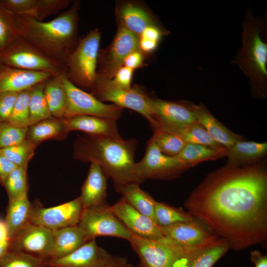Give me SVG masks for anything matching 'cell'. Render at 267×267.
Instances as JSON below:
<instances>
[{
    "mask_svg": "<svg viewBox=\"0 0 267 267\" xmlns=\"http://www.w3.org/2000/svg\"><path fill=\"white\" fill-rule=\"evenodd\" d=\"M91 93L99 100L108 101L121 108L134 110L146 118L152 129L155 125L150 103V97L138 88L123 89L111 79L97 74Z\"/></svg>",
    "mask_w": 267,
    "mask_h": 267,
    "instance_id": "ba28073f",
    "label": "cell"
},
{
    "mask_svg": "<svg viewBox=\"0 0 267 267\" xmlns=\"http://www.w3.org/2000/svg\"><path fill=\"white\" fill-rule=\"evenodd\" d=\"M69 132L64 124L63 118L52 117L29 126L26 138L38 145L49 139H64Z\"/></svg>",
    "mask_w": 267,
    "mask_h": 267,
    "instance_id": "484cf974",
    "label": "cell"
},
{
    "mask_svg": "<svg viewBox=\"0 0 267 267\" xmlns=\"http://www.w3.org/2000/svg\"><path fill=\"white\" fill-rule=\"evenodd\" d=\"M67 97V107L64 118L79 115L93 116L117 120L121 117L123 108L115 104H106L92 93H88L62 78Z\"/></svg>",
    "mask_w": 267,
    "mask_h": 267,
    "instance_id": "8fae6325",
    "label": "cell"
},
{
    "mask_svg": "<svg viewBox=\"0 0 267 267\" xmlns=\"http://www.w3.org/2000/svg\"><path fill=\"white\" fill-rule=\"evenodd\" d=\"M150 106L155 123L153 130L168 132L197 121L190 101H171L151 97Z\"/></svg>",
    "mask_w": 267,
    "mask_h": 267,
    "instance_id": "9a60e30c",
    "label": "cell"
},
{
    "mask_svg": "<svg viewBox=\"0 0 267 267\" xmlns=\"http://www.w3.org/2000/svg\"><path fill=\"white\" fill-rule=\"evenodd\" d=\"M250 260L255 267H267V256L260 252L254 250L251 252Z\"/></svg>",
    "mask_w": 267,
    "mask_h": 267,
    "instance_id": "816d5d0a",
    "label": "cell"
},
{
    "mask_svg": "<svg viewBox=\"0 0 267 267\" xmlns=\"http://www.w3.org/2000/svg\"><path fill=\"white\" fill-rule=\"evenodd\" d=\"M143 61V55L140 50L134 51L125 59L123 65L135 69L141 66Z\"/></svg>",
    "mask_w": 267,
    "mask_h": 267,
    "instance_id": "c3c4849f",
    "label": "cell"
},
{
    "mask_svg": "<svg viewBox=\"0 0 267 267\" xmlns=\"http://www.w3.org/2000/svg\"><path fill=\"white\" fill-rule=\"evenodd\" d=\"M17 166L10 161L0 151V184L3 186L11 172Z\"/></svg>",
    "mask_w": 267,
    "mask_h": 267,
    "instance_id": "7dc6e473",
    "label": "cell"
},
{
    "mask_svg": "<svg viewBox=\"0 0 267 267\" xmlns=\"http://www.w3.org/2000/svg\"><path fill=\"white\" fill-rule=\"evenodd\" d=\"M162 35L161 30L154 24L145 28L139 38L159 43Z\"/></svg>",
    "mask_w": 267,
    "mask_h": 267,
    "instance_id": "681fc988",
    "label": "cell"
},
{
    "mask_svg": "<svg viewBox=\"0 0 267 267\" xmlns=\"http://www.w3.org/2000/svg\"><path fill=\"white\" fill-rule=\"evenodd\" d=\"M139 40V37L120 25L105 57H103V71L105 72V76H103L112 79L117 69L123 65L126 57L140 50Z\"/></svg>",
    "mask_w": 267,
    "mask_h": 267,
    "instance_id": "ac0fdd59",
    "label": "cell"
},
{
    "mask_svg": "<svg viewBox=\"0 0 267 267\" xmlns=\"http://www.w3.org/2000/svg\"><path fill=\"white\" fill-rule=\"evenodd\" d=\"M102 267H134L130 263L127 258L113 256L109 262Z\"/></svg>",
    "mask_w": 267,
    "mask_h": 267,
    "instance_id": "f907efd6",
    "label": "cell"
},
{
    "mask_svg": "<svg viewBox=\"0 0 267 267\" xmlns=\"http://www.w3.org/2000/svg\"><path fill=\"white\" fill-rule=\"evenodd\" d=\"M114 188L132 206L154 220L156 200L148 193L141 189L139 183L132 182Z\"/></svg>",
    "mask_w": 267,
    "mask_h": 267,
    "instance_id": "83f0119b",
    "label": "cell"
},
{
    "mask_svg": "<svg viewBox=\"0 0 267 267\" xmlns=\"http://www.w3.org/2000/svg\"><path fill=\"white\" fill-rule=\"evenodd\" d=\"M37 145L27 138L11 146L0 149L1 152L17 167L27 168Z\"/></svg>",
    "mask_w": 267,
    "mask_h": 267,
    "instance_id": "e575fe53",
    "label": "cell"
},
{
    "mask_svg": "<svg viewBox=\"0 0 267 267\" xmlns=\"http://www.w3.org/2000/svg\"><path fill=\"white\" fill-rule=\"evenodd\" d=\"M242 45L234 62L249 78L254 94L264 98L267 87V44L265 19L255 18L250 11L243 24Z\"/></svg>",
    "mask_w": 267,
    "mask_h": 267,
    "instance_id": "277c9868",
    "label": "cell"
},
{
    "mask_svg": "<svg viewBox=\"0 0 267 267\" xmlns=\"http://www.w3.org/2000/svg\"><path fill=\"white\" fill-rule=\"evenodd\" d=\"M160 229L164 236L191 254L213 245L220 238L211 233L196 219L168 227H160Z\"/></svg>",
    "mask_w": 267,
    "mask_h": 267,
    "instance_id": "7c38bea8",
    "label": "cell"
},
{
    "mask_svg": "<svg viewBox=\"0 0 267 267\" xmlns=\"http://www.w3.org/2000/svg\"><path fill=\"white\" fill-rule=\"evenodd\" d=\"M20 37L13 14L0 4V51L8 47Z\"/></svg>",
    "mask_w": 267,
    "mask_h": 267,
    "instance_id": "f35d334b",
    "label": "cell"
},
{
    "mask_svg": "<svg viewBox=\"0 0 267 267\" xmlns=\"http://www.w3.org/2000/svg\"><path fill=\"white\" fill-rule=\"evenodd\" d=\"M2 64L17 69L43 72L56 75L65 72V67L21 36L0 51Z\"/></svg>",
    "mask_w": 267,
    "mask_h": 267,
    "instance_id": "52a82bcc",
    "label": "cell"
},
{
    "mask_svg": "<svg viewBox=\"0 0 267 267\" xmlns=\"http://www.w3.org/2000/svg\"><path fill=\"white\" fill-rule=\"evenodd\" d=\"M69 0H37L34 19L43 20L48 16L58 13L70 3Z\"/></svg>",
    "mask_w": 267,
    "mask_h": 267,
    "instance_id": "b9f144b4",
    "label": "cell"
},
{
    "mask_svg": "<svg viewBox=\"0 0 267 267\" xmlns=\"http://www.w3.org/2000/svg\"><path fill=\"white\" fill-rule=\"evenodd\" d=\"M10 238L4 220L0 219V261L10 250Z\"/></svg>",
    "mask_w": 267,
    "mask_h": 267,
    "instance_id": "bcb514c9",
    "label": "cell"
},
{
    "mask_svg": "<svg viewBox=\"0 0 267 267\" xmlns=\"http://www.w3.org/2000/svg\"><path fill=\"white\" fill-rule=\"evenodd\" d=\"M53 244L52 230L30 222L10 239V250L27 254L45 262L49 259Z\"/></svg>",
    "mask_w": 267,
    "mask_h": 267,
    "instance_id": "5bb4252c",
    "label": "cell"
},
{
    "mask_svg": "<svg viewBox=\"0 0 267 267\" xmlns=\"http://www.w3.org/2000/svg\"><path fill=\"white\" fill-rule=\"evenodd\" d=\"M100 33L97 29L89 32L78 41L75 49L69 55L65 65L67 79L81 89L94 87L97 78Z\"/></svg>",
    "mask_w": 267,
    "mask_h": 267,
    "instance_id": "5b68a950",
    "label": "cell"
},
{
    "mask_svg": "<svg viewBox=\"0 0 267 267\" xmlns=\"http://www.w3.org/2000/svg\"><path fill=\"white\" fill-rule=\"evenodd\" d=\"M195 219L189 213L181 209L163 202H155L154 221L160 227H168L179 223L192 221Z\"/></svg>",
    "mask_w": 267,
    "mask_h": 267,
    "instance_id": "1f68e13d",
    "label": "cell"
},
{
    "mask_svg": "<svg viewBox=\"0 0 267 267\" xmlns=\"http://www.w3.org/2000/svg\"><path fill=\"white\" fill-rule=\"evenodd\" d=\"M79 2L48 21H40L26 15L13 14L20 36L65 67L76 46Z\"/></svg>",
    "mask_w": 267,
    "mask_h": 267,
    "instance_id": "7a4b0ae2",
    "label": "cell"
},
{
    "mask_svg": "<svg viewBox=\"0 0 267 267\" xmlns=\"http://www.w3.org/2000/svg\"><path fill=\"white\" fill-rule=\"evenodd\" d=\"M8 201L27 194V168L17 167L6 178L3 185Z\"/></svg>",
    "mask_w": 267,
    "mask_h": 267,
    "instance_id": "8d00e7d4",
    "label": "cell"
},
{
    "mask_svg": "<svg viewBox=\"0 0 267 267\" xmlns=\"http://www.w3.org/2000/svg\"><path fill=\"white\" fill-rule=\"evenodd\" d=\"M65 73L52 75L44 82L45 99L52 116L55 118H64L66 110L67 97L62 81Z\"/></svg>",
    "mask_w": 267,
    "mask_h": 267,
    "instance_id": "4316f807",
    "label": "cell"
},
{
    "mask_svg": "<svg viewBox=\"0 0 267 267\" xmlns=\"http://www.w3.org/2000/svg\"><path fill=\"white\" fill-rule=\"evenodd\" d=\"M1 5L9 12L34 17L37 0H0Z\"/></svg>",
    "mask_w": 267,
    "mask_h": 267,
    "instance_id": "7bdbcfd3",
    "label": "cell"
},
{
    "mask_svg": "<svg viewBox=\"0 0 267 267\" xmlns=\"http://www.w3.org/2000/svg\"><path fill=\"white\" fill-rule=\"evenodd\" d=\"M185 207L235 250L267 239V169L265 161L245 167L226 165L209 174Z\"/></svg>",
    "mask_w": 267,
    "mask_h": 267,
    "instance_id": "6da1fadb",
    "label": "cell"
},
{
    "mask_svg": "<svg viewBox=\"0 0 267 267\" xmlns=\"http://www.w3.org/2000/svg\"><path fill=\"white\" fill-rule=\"evenodd\" d=\"M137 141L122 137L85 134L73 147L74 157L84 162H96L117 187L136 181L134 168Z\"/></svg>",
    "mask_w": 267,
    "mask_h": 267,
    "instance_id": "3957f363",
    "label": "cell"
},
{
    "mask_svg": "<svg viewBox=\"0 0 267 267\" xmlns=\"http://www.w3.org/2000/svg\"><path fill=\"white\" fill-rule=\"evenodd\" d=\"M84 207L79 197L49 208L33 205L31 222L52 231L78 225Z\"/></svg>",
    "mask_w": 267,
    "mask_h": 267,
    "instance_id": "4fadbf2b",
    "label": "cell"
},
{
    "mask_svg": "<svg viewBox=\"0 0 267 267\" xmlns=\"http://www.w3.org/2000/svg\"><path fill=\"white\" fill-rule=\"evenodd\" d=\"M169 133L178 136L185 143L200 144L217 149H227L214 140L204 127L197 121Z\"/></svg>",
    "mask_w": 267,
    "mask_h": 267,
    "instance_id": "4dcf8cb0",
    "label": "cell"
},
{
    "mask_svg": "<svg viewBox=\"0 0 267 267\" xmlns=\"http://www.w3.org/2000/svg\"><path fill=\"white\" fill-rule=\"evenodd\" d=\"M45 81L35 85L31 88L29 101L30 126L41 121L53 117L49 110L44 94Z\"/></svg>",
    "mask_w": 267,
    "mask_h": 267,
    "instance_id": "d6a6232c",
    "label": "cell"
},
{
    "mask_svg": "<svg viewBox=\"0 0 267 267\" xmlns=\"http://www.w3.org/2000/svg\"><path fill=\"white\" fill-rule=\"evenodd\" d=\"M111 208L132 234L153 240L164 237L160 227L152 219L138 211L123 197L111 206Z\"/></svg>",
    "mask_w": 267,
    "mask_h": 267,
    "instance_id": "2e32d148",
    "label": "cell"
},
{
    "mask_svg": "<svg viewBox=\"0 0 267 267\" xmlns=\"http://www.w3.org/2000/svg\"><path fill=\"white\" fill-rule=\"evenodd\" d=\"M267 152V143L242 140L227 149V165L245 167L262 161Z\"/></svg>",
    "mask_w": 267,
    "mask_h": 267,
    "instance_id": "603a6c76",
    "label": "cell"
},
{
    "mask_svg": "<svg viewBox=\"0 0 267 267\" xmlns=\"http://www.w3.org/2000/svg\"><path fill=\"white\" fill-rule=\"evenodd\" d=\"M28 129L15 127L8 122H0V149L22 141L26 138Z\"/></svg>",
    "mask_w": 267,
    "mask_h": 267,
    "instance_id": "60d3db41",
    "label": "cell"
},
{
    "mask_svg": "<svg viewBox=\"0 0 267 267\" xmlns=\"http://www.w3.org/2000/svg\"><path fill=\"white\" fill-rule=\"evenodd\" d=\"M107 178L97 163H90L80 196L84 209L106 203Z\"/></svg>",
    "mask_w": 267,
    "mask_h": 267,
    "instance_id": "44dd1931",
    "label": "cell"
},
{
    "mask_svg": "<svg viewBox=\"0 0 267 267\" xmlns=\"http://www.w3.org/2000/svg\"><path fill=\"white\" fill-rule=\"evenodd\" d=\"M52 231L53 244L48 260L66 256L89 241L85 233L78 225Z\"/></svg>",
    "mask_w": 267,
    "mask_h": 267,
    "instance_id": "cb8c5ba5",
    "label": "cell"
},
{
    "mask_svg": "<svg viewBox=\"0 0 267 267\" xmlns=\"http://www.w3.org/2000/svg\"><path fill=\"white\" fill-rule=\"evenodd\" d=\"M3 66V65L2 64L0 58V69Z\"/></svg>",
    "mask_w": 267,
    "mask_h": 267,
    "instance_id": "db71d44e",
    "label": "cell"
},
{
    "mask_svg": "<svg viewBox=\"0 0 267 267\" xmlns=\"http://www.w3.org/2000/svg\"><path fill=\"white\" fill-rule=\"evenodd\" d=\"M33 209L27 194L8 201L4 222L10 239L31 222Z\"/></svg>",
    "mask_w": 267,
    "mask_h": 267,
    "instance_id": "d4e9b609",
    "label": "cell"
},
{
    "mask_svg": "<svg viewBox=\"0 0 267 267\" xmlns=\"http://www.w3.org/2000/svg\"><path fill=\"white\" fill-rule=\"evenodd\" d=\"M128 241L139 258V267H187L197 253L187 252L165 236L153 240L133 234Z\"/></svg>",
    "mask_w": 267,
    "mask_h": 267,
    "instance_id": "8992f818",
    "label": "cell"
},
{
    "mask_svg": "<svg viewBox=\"0 0 267 267\" xmlns=\"http://www.w3.org/2000/svg\"><path fill=\"white\" fill-rule=\"evenodd\" d=\"M190 107L197 121L204 127L212 138L222 146L228 149L237 141L245 139L216 119L203 104L196 105L190 102Z\"/></svg>",
    "mask_w": 267,
    "mask_h": 267,
    "instance_id": "ffe728a7",
    "label": "cell"
},
{
    "mask_svg": "<svg viewBox=\"0 0 267 267\" xmlns=\"http://www.w3.org/2000/svg\"><path fill=\"white\" fill-rule=\"evenodd\" d=\"M188 168L176 156L162 153L151 138L142 159L134 165L138 183L149 179H167L178 177Z\"/></svg>",
    "mask_w": 267,
    "mask_h": 267,
    "instance_id": "9c48e42d",
    "label": "cell"
},
{
    "mask_svg": "<svg viewBox=\"0 0 267 267\" xmlns=\"http://www.w3.org/2000/svg\"><path fill=\"white\" fill-rule=\"evenodd\" d=\"M68 131H80L87 134L121 137L117 121L93 116L79 115L63 118Z\"/></svg>",
    "mask_w": 267,
    "mask_h": 267,
    "instance_id": "7402d4cb",
    "label": "cell"
},
{
    "mask_svg": "<svg viewBox=\"0 0 267 267\" xmlns=\"http://www.w3.org/2000/svg\"><path fill=\"white\" fill-rule=\"evenodd\" d=\"M52 75L3 65L0 69V93L19 92L42 82Z\"/></svg>",
    "mask_w": 267,
    "mask_h": 267,
    "instance_id": "d6986e66",
    "label": "cell"
},
{
    "mask_svg": "<svg viewBox=\"0 0 267 267\" xmlns=\"http://www.w3.org/2000/svg\"><path fill=\"white\" fill-rule=\"evenodd\" d=\"M139 38V49L142 51L149 53L156 49L159 43L143 38Z\"/></svg>",
    "mask_w": 267,
    "mask_h": 267,
    "instance_id": "f5cc1de1",
    "label": "cell"
},
{
    "mask_svg": "<svg viewBox=\"0 0 267 267\" xmlns=\"http://www.w3.org/2000/svg\"><path fill=\"white\" fill-rule=\"evenodd\" d=\"M78 225L89 241L99 236H111L129 241L132 233L106 203L84 208Z\"/></svg>",
    "mask_w": 267,
    "mask_h": 267,
    "instance_id": "30bf717a",
    "label": "cell"
},
{
    "mask_svg": "<svg viewBox=\"0 0 267 267\" xmlns=\"http://www.w3.org/2000/svg\"><path fill=\"white\" fill-rule=\"evenodd\" d=\"M121 25L139 37L147 26L154 25L150 14L141 7L128 3L120 9Z\"/></svg>",
    "mask_w": 267,
    "mask_h": 267,
    "instance_id": "f1b7e54d",
    "label": "cell"
},
{
    "mask_svg": "<svg viewBox=\"0 0 267 267\" xmlns=\"http://www.w3.org/2000/svg\"><path fill=\"white\" fill-rule=\"evenodd\" d=\"M44 262L27 254L9 250L0 261V267H42Z\"/></svg>",
    "mask_w": 267,
    "mask_h": 267,
    "instance_id": "ab89813d",
    "label": "cell"
},
{
    "mask_svg": "<svg viewBox=\"0 0 267 267\" xmlns=\"http://www.w3.org/2000/svg\"><path fill=\"white\" fill-rule=\"evenodd\" d=\"M229 249L228 242L220 237L215 244L194 255L187 267H213Z\"/></svg>",
    "mask_w": 267,
    "mask_h": 267,
    "instance_id": "836d02e7",
    "label": "cell"
},
{
    "mask_svg": "<svg viewBox=\"0 0 267 267\" xmlns=\"http://www.w3.org/2000/svg\"><path fill=\"white\" fill-rule=\"evenodd\" d=\"M42 267H51L48 266L46 265V264H45L44 263V266H43Z\"/></svg>",
    "mask_w": 267,
    "mask_h": 267,
    "instance_id": "11a10c76",
    "label": "cell"
},
{
    "mask_svg": "<svg viewBox=\"0 0 267 267\" xmlns=\"http://www.w3.org/2000/svg\"><path fill=\"white\" fill-rule=\"evenodd\" d=\"M134 69L122 65L115 73L113 78L111 79L116 86L123 88L130 89Z\"/></svg>",
    "mask_w": 267,
    "mask_h": 267,
    "instance_id": "f6af8a7d",
    "label": "cell"
},
{
    "mask_svg": "<svg viewBox=\"0 0 267 267\" xmlns=\"http://www.w3.org/2000/svg\"><path fill=\"white\" fill-rule=\"evenodd\" d=\"M113 256L98 246L95 239L89 240L70 254L44 262L51 267H102Z\"/></svg>",
    "mask_w": 267,
    "mask_h": 267,
    "instance_id": "e0dca14e",
    "label": "cell"
},
{
    "mask_svg": "<svg viewBox=\"0 0 267 267\" xmlns=\"http://www.w3.org/2000/svg\"><path fill=\"white\" fill-rule=\"evenodd\" d=\"M151 138L162 153L171 156L178 155L186 144L178 136L159 129L153 130Z\"/></svg>",
    "mask_w": 267,
    "mask_h": 267,
    "instance_id": "74e56055",
    "label": "cell"
},
{
    "mask_svg": "<svg viewBox=\"0 0 267 267\" xmlns=\"http://www.w3.org/2000/svg\"><path fill=\"white\" fill-rule=\"evenodd\" d=\"M18 93H0V122H8Z\"/></svg>",
    "mask_w": 267,
    "mask_h": 267,
    "instance_id": "ee69618b",
    "label": "cell"
},
{
    "mask_svg": "<svg viewBox=\"0 0 267 267\" xmlns=\"http://www.w3.org/2000/svg\"><path fill=\"white\" fill-rule=\"evenodd\" d=\"M227 149H217L209 146L186 143L177 156L188 168L200 162L226 157Z\"/></svg>",
    "mask_w": 267,
    "mask_h": 267,
    "instance_id": "f546056e",
    "label": "cell"
},
{
    "mask_svg": "<svg viewBox=\"0 0 267 267\" xmlns=\"http://www.w3.org/2000/svg\"><path fill=\"white\" fill-rule=\"evenodd\" d=\"M31 88L18 93L8 120L9 123L15 127L26 128L30 126L29 101Z\"/></svg>",
    "mask_w": 267,
    "mask_h": 267,
    "instance_id": "d590c367",
    "label": "cell"
}]
</instances>
